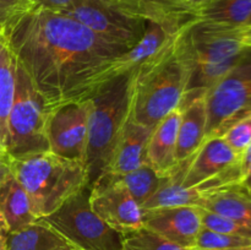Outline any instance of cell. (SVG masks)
<instances>
[{"instance_id": "6da1fadb", "label": "cell", "mask_w": 251, "mask_h": 250, "mask_svg": "<svg viewBox=\"0 0 251 250\" xmlns=\"http://www.w3.org/2000/svg\"><path fill=\"white\" fill-rule=\"evenodd\" d=\"M4 34L48 112L91 100L105 85V74L114 59L126 51L76 20L39 7Z\"/></svg>"}, {"instance_id": "7a4b0ae2", "label": "cell", "mask_w": 251, "mask_h": 250, "mask_svg": "<svg viewBox=\"0 0 251 250\" xmlns=\"http://www.w3.org/2000/svg\"><path fill=\"white\" fill-rule=\"evenodd\" d=\"M186 27L164 53L129 75V115L139 124L153 129L181 105L193 73Z\"/></svg>"}, {"instance_id": "3957f363", "label": "cell", "mask_w": 251, "mask_h": 250, "mask_svg": "<svg viewBox=\"0 0 251 250\" xmlns=\"http://www.w3.org/2000/svg\"><path fill=\"white\" fill-rule=\"evenodd\" d=\"M7 162L10 172L26 190L37 218L51 215L88 188L85 163L64 158L50 151Z\"/></svg>"}, {"instance_id": "277c9868", "label": "cell", "mask_w": 251, "mask_h": 250, "mask_svg": "<svg viewBox=\"0 0 251 250\" xmlns=\"http://www.w3.org/2000/svg\"><path fill=\"white\" fill-rule=\"evenodd\" d=\"M185 34L193 73L181 105L207 95L247 50L240 39L239 27L199 19L188 25Z\"/></svg>"}, {"instance_id": "5b68a950", "label": "cell", "mask_w": 251, "mask_h": 250, "mask_svg": "<svg viewBox=\"0 0 251 250\" xmlns=\"http://www.w3.org/2000/svg\"><path fill=\"white\" fill-rule=\"evenodd\" d=\"M91 100L86 152L88 189L104 174L127 119L130 76H118L108 81Z\"/></svg>"}, {"instance_id": "8992f818", "label": "cell", "mask_w": 251, "mask_h": 250, "mask_svg": "<svg viewBox=\"0 0 251 250\" xmlns=\"http://www.w3.org/2000/svg\"><path fill=\"white\" fill-rule=\"evenodd\" d=\"M47 118L48 109L44 100L17 61L16 91L6 124V159L49 151Z\"/></svg>"}, {"instance_id": "52a82bcc", "label": "cell", "mask_w": 251, "mask_h": 250, "mask_svg": "<svg viewBox=\"0 0 251 250\" xmlns=\"http://www.w3.org/2000/svg\"><path fill=\"white\" fill-rule=\"evenodd\" d=\"M205 141L222 136L235 122L251 113V48L206 95Z\"/></svg>"}, {"instance_id": "ba28073f", "label": "cell", "mask_w": 251, "mask_h": 250, "mask_svg": "<svg viewBox=\"0 0 251 250\" xmlns=\"http://www.w3.org/2000/svg\"><path fill=\"white\" fill-rule=\"evenodd\" d=\"M87 189L43 220L82 250H123L124 235L93 212Z\"/></svg>"}, {"instance_id": "9c48e42d", "label": "cell", "mask_w": 251, "mask_h": 250, "mask_svg": "<svg viewBox=\"0 0 251 250\" xmlns=\"http://www.w3.org/2000/svg\"><path fill=\"white\" fill-rule=\"evenodd\" d=\"M240 159L242 156L235 153L222 136L210 137L188 159L181 185L206 193L239 184L244 176Z\"/></svg>"}, {"instance_id": "30bf717a", "label": "cell", "mask_w": 251, "mask_h": 250, "mask_svg": "<svg viewBox=\"0 0 251 250\" xmlns=\"http://www.w3.org/2000/svg\"><path fill=\"white\" fill-rule=\"evenodd\" d=\"M60 14L76 20L105 42L124 50L132 48L147 28L146 21L120 14L104 0H75Z\"/></svg>"}, {"instance_id": "8fae6325", "label": "cell", "mask_w": 251, "mask_h": 250, "mask_svg": "<svg viewBox=\"0 0 251 250\" xmlns=\"http://www.w3.org/2000/svg\"><path fill=\"white\" fill-rule=\"evenodd\" d=\"M91 110L92 100L66 103L49 110L47 118L49 151L86 164Z\"/></svg>"}, {"instance_id": "7c38bea8", "label": "cell", "mask_w": 251, "mask_h": 250, "mask_svg": "<svg viewBox=\"0 0 251 250\" xmlns=\"http://www.w3.org/2000/svg\"><path fill=\"white\" fill-rule=\"evenodd\" d=\"M90 205L93 212L122 235L144 228V211L120 184L100 178L90 189Z\"/></svg>"}, {"instance_id": "4fadbf2b", "label": "cell", "mask_w": 251, "mask_h": 250, "mask_svg": "<svg viewBox=\"0 0 251 250\" xmlns=\"http://www.w3.org/2000/svg\"><path fill=\"white\" fill-rule=\"evenodd\" d=\"M109 6L131 19L152 22L169 33H178L200 19L199 11L184 0H104Z\"/></svg>"}, {"instance_id": "5bb4252c", "label": "cell", "mask_w": 251, "mask_h": 250, "mask_svg": "<svg viewBox=\"0 0 251 250\" xmlns=\"http://www.w3.org/2000/svg\"><path fill=\"white\" fill-rule=\"evenodd\" d=\"M144 228L174 244L191 249L202 228L200 208L179 206L144 211Z\"/></svg>"}, {"instance_id": "9a60e30c", "label": "cell", "mask_w": 251, "mask_h": 250, "mask_svg": "<svg viewBox=\"0 0 251 250\" xmlns=\"http://www.w3.org/2000/svg\"><path fill=\"white\" fill-rule=\"evenodd\" d=\"M178 33H169L158 25L147 22V28L141 39L114 59L105 74V83L118 76L130 75L158 58L173 44Z\"/></svg>"}, {"instance_id": "2e32d148", "label": "cell", "mask_w": 251, "mask_h": 250, "mask_svg": "<svg viewBox=\"0 0 251 250\" xmlns=\"http://www.w3.org/2000/svg\"><path fill=\"white\" fill-rule=\"evenodd\" d=\"M180 114V107L167 114L153 127L147 144L146 163L162 176L171 178L180 166L176 158Z\"/></svg>"}, {"instance_id": "e0dca14e", "label": "cell", "mask_w": 251, "mask_h": 250, "mask_svg": "<svg viewBox=\"0 0 251 250\" xmlns=\"http://www.w3.org/2000/svg\"><path fill=\"white\" fill-rule=\"evenodd\" d=\"M152 130V127L132 120L127 113V119L119 141L103 175H123L144 166L146 163L147 144Z\"/></svg>"}, {"instance_id": "ac0fdd59", "label": "cell", "mask_w": 251, "mask_h": 250, "mask_svg": "<svg viewBox=\"0 0 251 250\" xmlns=\"http://www.w3.org/2000/svg\"><path fill=\"white\" fill-rule=\"evenodd\" d=\"M180 109L176 152L178 163L190 159L205 142L207 123L206 96L194 98L189 103L181 105Z\"/></svg>"}, {"instance_id": "d6986e66", "label": "cell", "mask_w": 251, "mask_h": 250, "mask_svg": "<svg viewBox=\"0 0 251 250\" xmlns=\"http://www.w3.org/2000/svg\"><path fill=\"white\" fill-rule=\"evenodd\" d=\"M5 250H82L53 225L39 218L16 232H10Z\"/></svg>"}, {"instance_id": "ffe728a7", "label": "cell", "mask_w": 251, "mask_h": 250, "mask_svg": "<svg viewBox=\"0 0 251 250\" xmlns=\"http://www.w3.org/2000/svg\"><path fill=\"white\" fill-rule=\"evenodd\" d=\"M200 208L225 216L251 228V196L239 184L203 193Z\"/></svg>"}, {"instance_id": "44dd1931", "label": "cell", "mask_w": 251, "mask_h": 250, "mask_svg": "<svg viewBox=\"0 0 251 250\" xmlns=\"http://www.w3.org/2000/svg\"><path fill=\"white\" fill-rule=\"evenodd\" d=\"M0 213L10 232H16L39 220L33 213L26 190L11 172L0 183Z\"/></svg>"}, {"instance_id": "7402d4cb", "label": "cell", "mask_w": 251, "mask_h": 250, "mask_svg": "<svg viewBox=\"0 0 251 250\" xmlns=\"http://www.w3.org/2000/svg\"><path fill=\"white\" fill-rule=\"evenodd\" d=\"M16 55L6 36L0 32V154L5 158L6 124L16 91Z\"/></svg>"}, {"instance_id": "603a6c76", "label": "cell", "mask_w": 251, "mask_h": 250, "mask_svg": "<svg viewBox=\"0 0 251 250\" xmlns=\"http://www.w3.org/2000/svg\"><path fill=\"white\" fill-rule=\"evenodd\" d=\"M186 163H188V161L181 162L176 173L173 176H171L141 206L142 211L166 207H179V206H193V207H201L202 206V191L196 188H184L181 185V178H183Z\"/></svg>"}, {"instance_id": "cb8c5ba5", "label": "cell", "mask_w": 251, "mask_h": 250, "mask_svg": "<svg viewBox=\"0 0 251 250\" xmlns=\"http://www.w3.org/2000/svg\"><path fill=\"white\" fill-rule=\"evenodd\" d=\"M102 178L109 179V180L120 184L123 188L126 189L127 193L135 199V201L140 206L144 205L169 179L168 176L159 175L147 163H145L144 166L135 169V171L123 174V175H103Z\"/></svg>"}, {"instance_id": "d4e9b609", "label": "cell", "mask_w": 251, "mask_h": 250, "mask_svg": "<svg viewBox=\"0 0 251 250\" xmlns=\"http://www.w3.org/2000/svg\"><path fill=\"white\" fill-rule=\"evenodd\" d=\"M199 16L225 26L244 27L251 17V0H211Z\"/></svg>"}, {"instance_id": "484cf974", "label": "cell", "mask_w": 251, "mask_h": 250, "mask_svg": "<svg viewBox=\"0 0 251 250\" xmlns=\"http://www.w3.org/2000/svg\"><path fill=\"white\" fill-rule=\"evenodd\" d=\"M123 250H190L169 242L166 238L141 228L124 237Z\"/></svg>"}, {"instance_id": "4316f807", "label": "cell", "mask_w": 251, "mask_h": 250, "mask_svg": "<svg viewBox=\"0 0 251 250\" xmlns=\"http://www.w3.org/2000/svg\"><path fill=\"white\" fill-rule=\"evenodd\" d=\"M251 247L250 238L226 234L215 230L201 228L193 248L196 249H239Z\"/></svg>"}, {"instance_id": "83f0119b", "label": "cell", "mask_w": 251, "mask_h": 250, "mask_svg": "<svg viewBox=\"0 0 251 250\" xmlns=\"http://www.w3.org/2000/svg\"><path fill=\"white\" fill-rule=\"evenodd\" d=\"M39 0H0V32L14 26L38 6Z\"/></svg>"}, {"instance_id": "f1b7e54d", "label": "cell", "mask_w": 251, "mask_h": 250, "mask_svg": "<svg viewBox=\"0 0 251 250\" xmlns=\"http://www.w3.org/2000/svg\"><path fill=\"white\" fill-rule=\"evenodd\" d=\"M200 213L201 221H202V227L211 230H215V232L238 235V237L250 238L251 239L250 227H247V225H242L239 222H235V221L225 217V216L211 212V211L205 210V208H200Z\"/></svg>"}, {"instance_id": "f546056e", "label": "cell", "mask_w": 251, "mask_h": 250, "mask_svg": "<svg viewBox=\"0 0 251 250\" xmlns=\"http://www.w3.org/2000/svg\"><path fill=\"white\" fill-rule=\"evenodd\" d=\"M222 137L235 153L242 156L251 142V113L235 122Z\"/></svg>"}, {"instance_id": "4dcf8cb0", "label": "cell", "mask_w": 251, "mask_h": 250, "mask_svg": "<svg viewBox=\"0 0 251 250\" xmlns=\"http://www.w3.org/2000/svg\"><path fill=\"white\" fill-rule=\"evenodd\" d=\"M75 0H39L38 6L39 9H46L49 11L54 12H63L64 10L68 9Z\"/></svg>"}, {"instance_id": "1f68e13d", "label": "cell", "mask_w": 251, "mask_h": 250, "mask_svg": "<svg viewBox=\"0 0 251 250\" xmlns=\"http://www.w3.org/2000/svg\"><path fill=\"white\" fill-rule=\"evenodd\" d=\"M9 234V225H7L6 221H5V218L0 213V250H5V248H6V240Z\"/></svg>"}, {"instance_id": "d6a6232c", "label": "cell", "mask_w": 251, "mask_h": 250, "mask_svg": "<svg viewBox=\"0 0 251 250\" xmlns=\"http://www.w3.org/2000/svg\"><path fill=\"white\" fill-rule=\"evenodd\" d=\"M239 36L243 44L247 48H251V26L239 27Z\"/></svg>"}, {"instance_id": "836d02e7", "label": "cell", "mask_w": 251, "mask_h": 250, "mask_svg": "<svg viewBox=\"0 0 251 250\" xmlns=\"http://www.w3.org/2000/svg\"><path fill=\"white\" fill-rule=\"evenodd\" d=\"M239 185L242 186V188L244 189V190L251 196V162L249 163V166H248L244 178L242 179V181L239 183Z\"/></svg>"}, {"instance_id": "e575fe53", "label": "cell", "mask_w": 251, "mask_h": 250, "mask_svg": "<svg viewBox=\"0 0 251 250\" xmlns=\"http://www.w3.org/2000/svg\"><path fill=\"white\" fill-rule=\"evenodd\" d=\"M9 173H10L9 162H7V159L5 158V157H2L1 154H0V183L6 178Z\"/></svg>"}, {"instance_id": "d590c367", "label": "cell", "mask_w": 251, "mask_h": 250, "mask_svg": "<svg viewBox=\"0 0 251 250\" xmlns=\"http://www.w3.org/2000/svg\"><path fill=\"white\" fill-rule=\"evenodd\" d=\"M184 1L188 2L190 6H193L194 9H196L199 12H200V10L202 9V7H205L211 0H184Z\"/></svg>"}, {"instance_id": "8d00e7d4", "label": "cell", "mask_w": 251, "mask_h": 250, "mask_svg": "<svg viewBox=\"0 0 251 250\" xmlns=\"http://www.w3.org/2000/svg\"><path fill=\"white\" fill-rule=\"evenodd\" d=\"M190 250H251V247L239 248V249H196V248H191Z\"/></svg>"}, {"instance_id": "74e56055", "label": "cell", "mask_w": 251, "mask_h": 250, "mask_svg": "<svg viewBox=\"0 0 251 250\" xmlns=\"http://www.w3.org/2000/svg\"><path fill=\"white\" fill-rule=\"evenodd\" d=\"M247 26H251V17H250V20H249V22H248V24H247Z\"/></svg>"}]
</instances>
